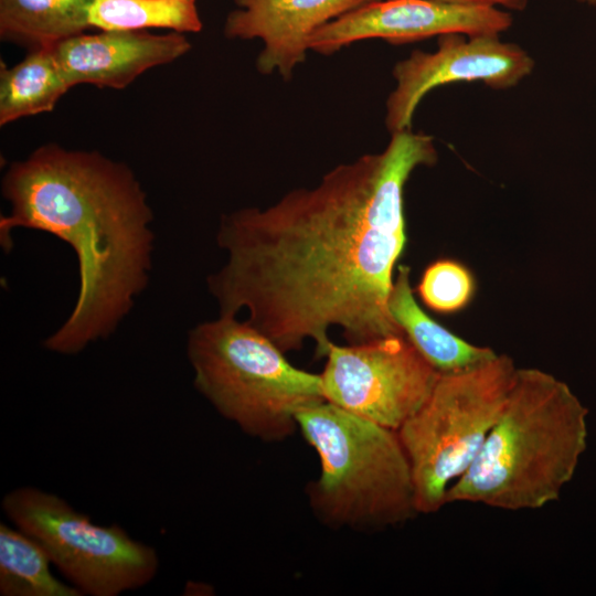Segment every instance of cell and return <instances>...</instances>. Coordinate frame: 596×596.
<instances>
[{
  "label": "cell",
  "mask_w": 596,
  "mask_h": 596,
  "mask_svg": "<svg viewBox=\"0 0 596 596\" xmlns=\"http://www.w3.org/2000/svg\"><path fill=\"white\" fill-rule=\"evenodd\" d=\"M512 22L508 11L492 7L435 0H377L319 28L310 38L309 50L331 55L370 39L404 44L448 33L500 34Z\"/></svg>",
  "instance_id": "obj_10"
},
{
  "label": "cell",
  "mask_w": 596,
  "mask_h": 596,
  "mask_svg": "<svg viewBox=\"0 0 596 596\" xmlns=\"http://www.w3.org/2000/svg\"><path fill=\"white\" fill-rule=\"evenodd\" d=\"M373 1L377 0H234L236 9L226 15L223 32L228 39H259L258 73H277L288 81L306 61L319 28Z\"/></svg>",
  "instance_id": "obj_11"
},
{
  "label": "cell",
  "mask_w": 596,
  "mask_h": 596,
  "mask_svg": "<svg viewBox=\"0 0 596 596\" xmlns=\"http://www.w3.org/2000/svg\"><path fill=\"white\" fill-rule=\"evenodd\" d=\"M296 421L319 457L320 473L307 486V496L323 524L382 530L418 514L409 461L396 430L326 400L302 408Z\"/></svg>",
  "instance_id": "obj_4"
},
{
  "label": "cell",
  "mask_w": 596,
  "mask_h": 596,
  "mask_svg": "<svg viewBox=\"0 0 596 596\" xmlns=\"http://www.w3.org/2000/svg\"><path fill=\"white\" fill-rule=\"evenodd\" d=\"M587 416L564 381L518 368L496 425L446 502L519 511L556 501L587 448Z\"/></svg>",
  "instance_id": "obj_3"
},
{
  "label": "cell",
  "mask_w": 596,
  "mask_h": 596,
  "mask_svg": "<svg viewBox=\"0 0 596 596\" xmlns=\"http://www.w3.org/2000/svg\"><path fill=\"white\" fill-rule=\"evenodd\" d=\"M71 88L54 45L31 49L18 64L0 66V125L53 110Z\"/></svg>",
  "instance_id": "obj_14"
},
{
  "label": "cell",
  "mask_w": 596,
  "mask_h": 596,
  "mask_svg": "<svg viewBox=\"0 0 596 596\" xmlns=\"http://www.w3.org/2000/svg\"><path fill=\"white\" fill-rule=\"evenodd\" d=\"M51 564L39 542L17 526L0 523L1 596H83L55 577Z\"/></svg>",
  "instance_id": "obj_16"
},
{
  "label": "cell",
  "mask_w": 596,
  "mask_h": 596,
  "mask_svg": "<svg viewBox=\"0 0 596 596\" xmlns=\"http://www.w3.org/2000/svg\"><path fill=\"white\" fill-rule=\"evenodd\" d=\"M389 309L403 333L439 373L460 372L497 355L490 348L473 345L454 334L419 307L413 295L408 266L397 268Z\"/></svg>",
  "instance_id": "obj_13"
},
{
  "label": "cell",
  "mask_w": 596,
  "mask_h": 596,
  "mask_svg": "<svg viewBox=\"0 0 596 596\" xmlns=\"http://www.w3.org/2000/svg\"><path fill=\"white\" fill-rule=\"evenodd\" d=\"M446 3L462 4V6H481L492 8H504L512 11L524 10L529 0H435Z\"/></svg>",
  "instance_id": "obj_19"
},
{
  "label": "cell",
  "mask_w": 596,
  "mask_h": 596,
  "mask_svg": "<svg viewBox=\"0 0 596 596\" xmlns=\"http://www.w3.org/2000/svg\"><path fill=\"white\" fill-rule=\"evenodd\" d=\"M439 372L404 333L330 344L321 377L326 401L397 430L430 394Z\"/></svg>",
  "instance_id": "obj_8"
},
{
  "label": "cell",
  "mask_w": 596,
  "mask_h": 596,
  "mask_svg": "<svg viewBox=\"0 0 596 596\" xmlns=\"http://www.w3.org/2000/svg\"><path fill=\"white\" fill-rule=\"evenodd\" d=\"M88 23L99 31L158 28L198 33L203 26L195 0H94L88 10Z\"/></svg>",
  "instance_id": "obj_17"
},
{
  "label": "cell",
  "mask_w": 596,
  "mask_h": 596,
  "mask_svg": "<svg viewBox=\"0 0 596 596\" xmlns=\"http://www.w3.org/2000/svg\"><path fill=\"white\" fill-rule=\"evenodd\" d=\"M187 353L195 389L251 437L283 441L297 414L324 401L320 374L294 366L269 338L236 316L196 324Z\"/></svg>",
  "instance_id": "obj_5"
},
{
  "label": "cell",
  "mask_w": 596,
  "mask_h": 596,
  "mask_svg": "<svg viewBox=\"0 0 596 596\" xmlns=\"http://www.w3.org/2000/svg\"><path fill=\"white\" fill-rule=\"evenodd\" d=\"M71 86L120 89L143 72L171 63L191 50L184 33L143 31L81 33L54 45Z\"/></svg>",
  "instance_id": "obj_12"
},
{
  "label": "cell",
  "mask_w": 596,
  "mask_h": 596,
  "mask_svg": "<svg viewBox=\"0 0 596 596\" xmlns=\"http://www.w3.org/2000/svg\"><path fill=\"white\" fill-rule=\"evenodd\" d=\"M94 0H0L2 40L51 46L89 29Z\"/></svg>",
  "instance_id": "obj_15"
},
{
  "label": "cell",
  "mask_w": 596,
  "mask_h": 596,
  "mask_svg": "<svg viewBox=\"0 0 596 596\" xmlns=\"http://www.w3.org/2000/svg\"><path fill=\"white\" fill-rule=\"evenodd\" d=\"M579 3L587 4V6H596V0H576Z\"/></svg>",
  "instance_id": "obj_20"
},
{
  "label": "cell",
  "mask_w": 596,
  "mask_h": 596,
  "mask_svg": "<svg viewBox=\"0 0 596 596\" xmlns=\"http://www.w3.org/2000/svg\"><path fill=\"white\" fill-rule=\"evenodd\" d=\"M1 507L82 595L118 596L147 585L158 572L156 549L118 524L94 523L54 493L19 487L4 494Z\"/></svg>",
  "instance_id": "obj_7"
},
{
  "label": "cell",
  "mask_w": 596,
  "mask_h": 596,
  "mask_svg": "<svg viewBox=\"0 0 596 596\" xmlns=\"http://www.w3.org/2000/svg\"><path fill=\"white\" fill-rule=\"evenodd\" d=\"M437 159L432 136L398 131L315 187L223 215L216 242L227 259L206 279L220 315L245 310L284 353L312 341L317 359L334 327L349 344L403 333L389 298L406 244L404 189Z\"/></svg>",
  "instance_id": "obj_1"
},
{
  "label": "cell",
  "mask_w": 596,
  "mask_h": 596,
  "mask_svg": "<svg viewBox=\"0 0 596 596\" xmlns=\"http://www.w3.org/2000/svg\"><path fill=\"white\" fill-rule=\"evenodd\" d=\"M2 194L10 203L0 220L4 248L12 230L25 227L58 237L77 257L75 306L46 349L77 354L110 336L151 270L153 214L130 168L96 151L47 143L8 168Z\"/></svg>",
  "instance_id": "obj_2"
},
{
  "label": "cell",
  "mask_w": 596,
  "mask_h": 596,
  "mask_svg": "<svg viewBox=\"0 0 596 596\" xmlns=\"http://www.w3.org/2000/svg\"><path fill=\"white\" fill-rule=\"evenodd\" d=\"M518 368L505 354L440 373L419 408L396 430L409 461L418 513L439 511L496 425Z\"/></svg>",
  "instance_id": "obj_6"
},
{
  "label": "cell",
  "mask_w": 596,
  "mask_h": 596,
  "mask_svg": "<svg viewBox=\"0 0 596 596\" xmlns=\"http://www.w3.org/2000/svg\"><path fill=\"white\" fill-rule=\"evenodd\" d=\"M534 60L520 45L499 34L438 36L433 52L413 51L393 67L395 87L385 103V127L392 135L412 129L417 106L434 88L457 82H481L493 89L520 84Z\"/></svg>",
  "instance_id": "obj_9"
},
{
  "label": "cell",
  "mask_w": 596,
  "mask_h": 596,
  "mask_svg": "<svg viewBox=\"0 0 596 596\" xmlns=\"http://www.w3.org/2000/svg\"><path fill=\"white\" fill-rule=\"evenodd\" d=\"M417 291L432 310L451 313L469 304L475 292V279L460 263L439 259L424 270Z\"/></svg>",
  "instance_id": "obj_18"
}]
</instances>
